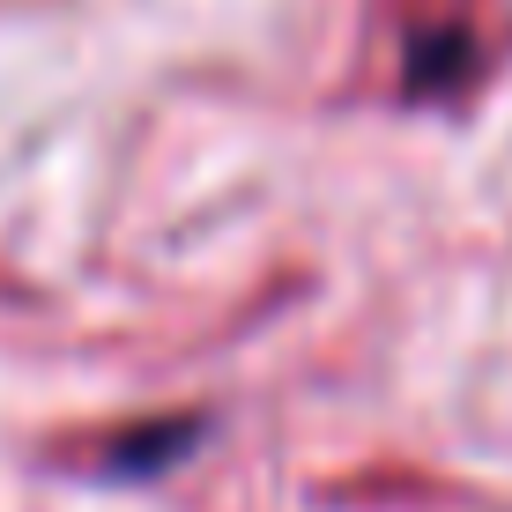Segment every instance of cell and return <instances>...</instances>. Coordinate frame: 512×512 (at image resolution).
<instances>
[{
  "mask_svg": "<svg viewBox=\"0 0 512 512\" xmlns=\"http://www.w3.org/2000/svg\"><path fill=\"white\" fill-rule=\"evenodd\" d=\"M468 75H475L468 30H423L416 38V52H409V90L416 97H446V90H461Z\"/></svg>",
  "mask_w": 512,
  "mask_h": 512,
  "instance_id": "6da1fadb",
  "label": "cell"
}]
</instances>
